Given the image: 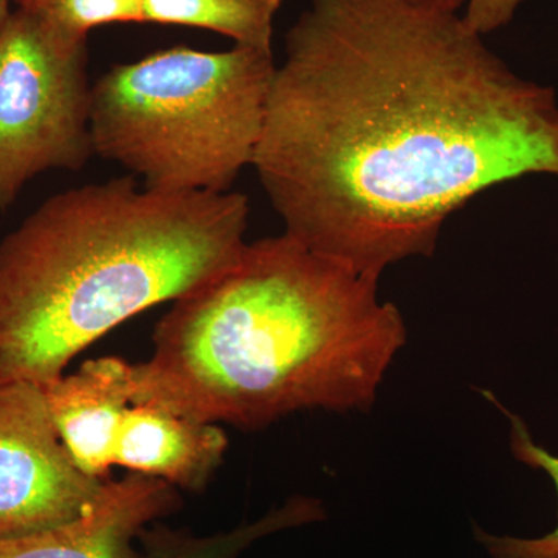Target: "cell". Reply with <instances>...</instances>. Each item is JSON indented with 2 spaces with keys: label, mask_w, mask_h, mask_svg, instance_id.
Returning a JSON list of instances; mask_svg holds the SVG:
<instances>
[{
  "label": "cell",
  "mask_w": 558,
  "mask_h": 558,
  "mask_svg": "<svg viewBox=\"0 0 558 558\" xmlns=\"http://www.w3.org/2000/svg\"><path fill=\"white\" fill-rule=\"evenodd\" d=\"M465 0H310L252 167L284 233L380 279L432 256L480 193L558 179L556 90L464 21Z\"/></svg>",
  "instance_id": "obj_1"
},
{
  "label": "cell",
  "mask_w": 558,
  "mask_h": 558,
  "mask_svg": "<svg viewBox=\"0 0 558 558\" xmlns=\"http://www.w3.org/2000/svg\"><path fill=\"white\" fill-rule=\"evenodd\" d=\"M132 403L241 429L306 410L369 411L407 328L379 279L288 233L245 244L161 317Z\"/></svg>",
  "instance_id": "obj_2"
},
{
  "label": "cell",
  "mask_w": 558,
  "mask_h": 558,
  "mask_svg": "<svg viewBox=\"0 0 558 558\" xmlns=\"http://www.w3.org/2000/svg\"><path fill=\"white\" fill-rule=\"evenodd\" d=\"M241 193H159L132 175L54 194L0 242V387H46L121 323L244 250Z\"/></svg>",
  "instance_id": "obj_3"
},
{
  "label": "cell",
  "mask_w": 558,
  "mask_h": 558,
  "mask_svg": "<svg viewBox=\"0 0 558 558\" xmlns=\"http://www.w3.org/2000/svg\"><path fill=\"white\" fill-rule=\"evenodd\" d=\"M275 70L274 51L244 46L113 65L92 84L95 156L159 193H227L255 160Z\"/></svg>",
  "instance_id": "obj_4"
},
{
  "label": "cell",
  "mask_w": 558,
  "mask_h": 558,
  "mask_svg": "<svg viewBox=\"0 0 558 558\" xmlns=\"http://www.w3.org/2000/svg\"><path fill=\"white\" fill-rule=\"evenodd\" d=\"M89 39L54 31L17 7L0 32V211L50 170L80 171L95 156Z\"/></svg>",
  "instance_id": "obj_5"
},
{
  "label": "cell",
  "mask_w": 558,
  "mask_h": 558,
  "mask_svg": "<svg viewBox=\"0 0 558 558\" xmlns=\"http://www.w3.org/2000/svg\"><path fill=\"white\" fill-rule=\"evenodd\" d=\"M106 481L87 475L65 449L43 387L32 381L0 387V539L75 520Z\"/></svg>",
  "instance_id": "obj_6"
},
{
  "label": "cell",
  "mask_w": 558,
  "mask_h": 558,
  "mask_svg": "<svg viewBox=\"0 0 558 558\" xmlns=\"http://www.w3.org/2000/svg\"><path fill=\"white\" fill-rule=\"evenodd\" d=\"M182 508L178 488L153 476L128 472L108 480L97 499L68 523L0 539V558H142L140 531Z\"/></svg>",
  "instance_id": "obj_7"
},
{
  "label": "cell",
  "mask_w": 558,
  "mask_h": 558,
  "mask_svg": "<svg viewBox=\"0 0 558 558\" xmlns=\"http://www.w3.org/2000/svg\"><path fill=\"white\" fill-rule=\"evenodd\" d=\"M128 365L119 357L83 363L43 387L51 421L65 449L87 475L109 480L116 468L117 439L132 405Z\"/></svg>",
  "instance_id": "obj_8"
},
{
  "label": "cell",
  "mask_w": 558,
  "mask_h": 558,
  "mask_svg": "<svg viewBox=\"0 0 558 558\" xmlns=\"http://www.w3.org/2000/svg\"><path fill=\"white\" fill-rule=\"evenodd\" d=\"M227 449L229 439L219 424L132 403L117 439L116 465L197 494L222 465Z\"/></svg>",
  "instance_id": "obj_9"
},
{
  "label": "cell",
  "mask_w": 558,
  "mask_h": 558,
  "mask_svg": "<svg viewBox=\"0 0 558 558\" xmlns=\"http://www.w3.org/2000/svg\"><path fill=\"white\" fill-rule=\"evenodd\" d=\"M319 499L293 497L263 519L216 534L196 535L190 529L167 526L154 521L140 531L142 558H238L253 543L286 529L306 526L325 519Z\"/></svg>",
  "instance_id": "obj_10"
},
{
  "label": "cell",
  "mask_w": 558,
  "mask_h": 558,
  "mask_svg": "<svg viewBox=\"0 0 558 558\" xmlns=\"http://www.w3.org/2000/svg\"><path fill=\"white\" fill-rule=\"evenodd\" d=\"M282 0H142L143 24L180 25L218 33L234 46L271 50Z\"/></svg>",
  "instance_id": "obj_11"
},
{
  "label": "cell",
  "mask_w": 558,
  "mask_h": 558,
  "mask_svg": "<svg viewBox=\"0 0 558 558\" xmlns=\"http://www.w3.org/2000/svg\"><path fill=\"white\" fill-rule=\"evenodd\" d=\"M509 421V444L513 458L527 468L542 470L556 487L558 498V457L532 438L526 422L506 409L492 392L481 391ZM475 537L492 558H558V520L556 527L542 537L521 538L492 535L475 527Z\"/></svg>",
  "instance_id": "obj_12"
},
{
  "label": "cell",
  "mask_w": 558,
  "mask_h": 558,
  "mask_svg": "<svg viewBox=\"0 0 558 558\" xmlns=\"http://www.w3.org/2000/svg\"><path fill=\"white\" fill-rule=\"evenodd\" d=\"M22 7L72 39H89L102 25L143 24L142 0H31Z\"/></svg>",
  "instance_id": "obj_13"
},
{
  "label": "cell",
  "mask_w": 558,
  "mask_h": 558,
  "mask_svg": "<svg viewBox=\"0 0 558 558\" xmlns=\"http://www.w3.org/2000/svg\"><path fill=\"white\" fill-rule=\"evenodd\" d=\"M526 0H465L462 16L473 31L486 36L505 27Z\"/></svg>",
  "instance_id": "obj_14"
},
{
  "label": "cell",
  "mask_w": 558,
  "mask_h": 558,
  "mask_svg": "<svg viewBox=\"0 0 558 558\" xmlns=\"http://www.w3.org/2000/svg\"><path fill=\"white\" fill-rule=\"evenodd\" d=\"M11 2L13 0H0V32H2V28L5 27L7 21H9V17L11 16ZM16 2V0H14Z\"/></svg>",
  "instance_id": "obj_15"
},
{
  "label": "cell",
  "mask_w": 558,
  "mask_h": 558,
  "mask_svg": "<svg viewBox=\"0 0 558 558\" xmlns=\"http://www.w3.org/2000/svg\"><path fill=\"white\" fill-rule=\"evenodd\" d=\"M31 0H16L17 7L27 5Z\"/></svg>",
  "instance_id": "obj_16"
}]
</instances>
